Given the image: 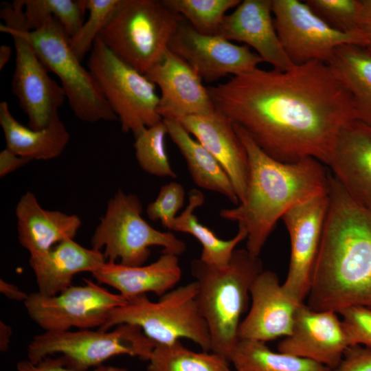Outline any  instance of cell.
<instances>
[{
  "label": "cell",
  "mask_w": 371,
  "mask_h": 371,
  "mask_svg": "<svg viewBox=\"0 0 371 371\" xmlns=\"http://www.w3.org/2000/svg\"><path fill=\"white\" fill-rule=\"evenodd\" d=\"M207 89L217 111L284 163L314 158L326 166L341 130L358 120L350 93L325 63L258 67Z\"/></svg>",
  "instance_id": "obj_1"
},
{
  "label": "cell",
  "mask_w": 371,
  "mask_h": 371,
  "mask_svg": "<svg viewBox=\"0 0 371 371\" xmlns=\"http://www.w3.org/2000/svg\"><path fill=\"white\" fill-rule=\"evenodd\" d=\"M328 208L307 306L317 311L371 310V210L355 203L330 174Z\"/></svg>",
  "instance_id": "obj_2"
},
{
  "label": "cell",
  "mask_w": 371,
  "mask_h": 371,
  "mask_svg": "<svg viewBox=\"0 0 371 371\" xmlns=\"http://www.w3.org/2000/svg\"><path fill=\"white\" fill-rule=\"evenodd\" d=\"M235 131L248 156L249 176L244 199L220 216L247 230L246 249L259 256L278 221L291 208L328 192L330 174L314 158L293 163L266 154L239 126Z\"/></svg>",
  "instance_id": "obj_3"
},
{
  "label": "cell",
  "mask_w": 371,
  "mask_h": 371,
  "mask_svg": "<svg viewBox=\"0 0 371 371\" xmlns=\"http://www.w3.org/2000/svg\"><path fill=\"white\" fill-rule=\"evenodd\" d=\"M190 271L198 284L196 300L208 328L211 352L228 360L238 341L240 318L248 308L251 286L263 271L262 262L240 249L234 250L226 266L194 259Z\"/></svg>",
  "instance_id": "obj_4"
},
{
  "label": "cell",
  "mask_w": 371,
  "mask_h": 371,
  "mask_svg": "<svg viewBox=\"0 0 371 371\" xmlns=\"http://www.w3.org/2000/svg\"><path fill=\"white\" fill-rule=\"evenodd\" d=\"M183 18L162 0H120L98 37L119 59L145 75L164 58Z\"/></svg>",
  "instance_id": "obj_5"
},
{
  "label": "cell",
  "mask_w": 371,
  "mask_h": 371,
  "mask_svg": "<svg viewBox=\"0 0 371 371\" xmlns=\"http://www.w3.org/2000/svg\"><path fill=\"white\" fill-rule=\"evenodd\" d=\"M196 281L168 291L157 302L146 294L127 300V303L113 309L98 329L130 324L139 326L156 344H169L182 338L211 352L210 336L206 322L199 310Z\"/></svg>",
  "instance_id": "obj_6"
},
{
  "label": "cell",
  "mask_w": 371,
  "mask_h": 371,
  "mask_svg": "<svg viewBox=\"0 0 371 371\" xmlns=\"http://www.w3.org/2000/svg\"><path fill=\"white\" fill-rule=\"evenodd\" d=\"M139 198L119 190L108 201L106 210L91 240V247L102 251L107 262L141 266L150 255V247H164L163 253L177 256L186 249L173 234L159 231L142 217Z\"/></svg>",
  "instance_id": "obj_7"
},
{
  "label": "cell",
  "mask_w": 371,
  "mask_h": 371,
  "mask_svg": "<svg viewBox=\"0 0 371 371\" xmlns=\"http://www.w3.org/2000/svg\"><path fill=\"white\" fill-rule=\"evenodd\" d=\"M0 16L4 21L0 30L11 35L14 45L12 93L28 117V127L43 129L58 113L66 99L65 94L60 85L49 76L30 42L23 0L2 3Z\"/></svg>",
  "instance_id": "obj_8"
},
{
  "label": "cell",
  "mask_w": 371,
  "mask_h": 371,
  "mask_svg": "<svg viewBox=\"0 0 371 371\" xmlns=\"http://www.w3.org/2000/svg\"><path fill=\"white\" fill-rule=\"evenodd\" d=\"M156 345L139 326L124 324L106 331H45L33 338L27 348V357L29 361L37 363L47 357L60 354L69 367L88 371L117 355L148 361Z\"/></svg>",
  "instance_id": "obj_9"
},
{
  "label": "cell",
  "mask_w": 371,
  "mask_h": 371,
  "mask_svg": "<svg viewBox=\"0 0 371 371\" xmlns=\"http://www.w3.org/2000/svg\"><path fill=\"white\" fill-rule=\"evenodd\" d=\"M29 38L47 71L60 80L69 105L79 120L94 123L117 119L93 75L73 53L59 21L47 17Z\"/></svg>",
  "instance_id": "obj_10"
},
{
  "label": "cell",
  "mask_w": 371,
  "mask_h": 371,
  "mask_svg": "<svg viewBox=\"0 0 371 371\" xmlns=\"http://www.w3.org/2000/svg\"><path fill=\"white\" fill-rule=\"evenodd\" d=\"M87 67L120 120L123 132L135 135L162 120L157 113L159 95L156 85L115 56L98 36Z\"/></svg>",
  "instance_id": "obj_11"
},
{
  "label": "cell",
  "mask_w": 371,
  "mask_h": 371,
  "mask_svg": "<svg viewBox=\"0 0 371 371\" xmlns=\"http://www.w3.org/2000/svg\"><path fill=\"white\" fill-rule=\"evenodd\" d=\"M272 13L282 46L294 65L327 63L335 49L343 45H368L365 32H344L331 27L304 1L272 0Z\"/></svg>",
  "instance_id": "obj_12"
},
{
  "label": "cell",
  "mask_w": 371,
  "mask_h": 371,
  "mask_svg": "<svg viewBox=\"0 0 371 371\" xmlns=\"http://www.w3.org/2000/svg\"><path fill=\"white\" fill-rule=\"evenodd\" d=\"M85 284L71 285L60 293L46 296L35 292L24 302L29 317L46 332H63L75 327H101L109 313L127 303L122 295L85 279Z\"/></svg>",
  "instance_id": "obj_13"
},
{
  "label": "cell",
  "mask_w": 371,
  "mask_h": 371,
  "mask_svg": "<svg viewBox=\"0 0 371 371\" xmlns=\"http://www.w3.org/2000/svg\"><path fill=\"white\" fill-rule=\"evenodd\" d=\"M168 49L186 61L203 80L213 82L228 76L249 72L263 62L247 45H238L218 35H204L184 19Z\"/></svg>",
  "instance_id": "obj_14"
},
{
  "label": "cell",
  "mask_w": 371,
  "mask_h": 371,
  "mask_svg": "<svg viewBox=\"0 0 371 371\" xmlns=\"http://www.w3.org/2000/svg\"><path fill=\"white\" fill-rule=\"evenodd\" d=\"M328 203V193L322 194L295 206L282 218L291 243L289 270L282 286L298 303H303L309 292Z\"/></svg>",
  "instance_id": "obj_15"
},
{
  "label": "cell",
  "mask_w": 371,
  "mask_h": 371,
  "mask_svg": "<svg viewBox=\"0 0 371 371\" xmlns=\"http://www.w3.org/2000/svg\"><path fill=\"white\" fill-rule=\"evenodd\" d=\"M350 346L337 313L314 311L303 302L297 307L291 335L280 341L278 350L314 361L332 370L340 363Z\"/></svg>",
  "instance_id": "obj_16"
},
{
  "label": "cell",
  "mask_w": 371,
  "mask_h": 371,
  "mask_svg": "<svg viewBox=\"0 0 371 371\" xmlns=\"http://www.w3.org/2000/svg\"><path fill=\"white\" fill-rule=\"evenodd\" d=\"M146 76L160 89L157 113L162 120L180 121L215 111L207 87L183 59L168 50Z\"/></svg>",
  "instance_id": "obj_17"
},
{
  "label": "cell",
  "mask_w": 371,
  "mask_h": 371,
  "mask_svg": "<svg viewBox=\"0 0 371 371\" xmlns=\"http://www.w3.org/2000/svg\"><path fill=\"white\" fill-rule=\"evenodd\" d=\"M251 304L238 328V338L266 343L291 335L298 303L284 291L277 274L262 271L250 289Z\"/></svg>",
  "instance_id": "obj_18"
},
{
  "label": "cell",
  "mask_w": 371,
  "mask_h": 371,
  "mask_svg": "<svg viewBox=\"0 0 371 371\" xmlns=\"http://www.w3.org/2000/svg\"><path fill=\"white\" fill-rule=\"evenodd\" d=\"M272 0H244L226 14L218 36L245 43L273 67L284 71L294 65L285 53L272 17Z\"/></svg>",
  "instance_id": "obj_19"
},
{
  "label": "cell",
  "mask_w": 371,
  "mask_h": 371,
  "mask_svg": "<svg viewBox=\"0 0 371 371\" xmlns=\"http://www.w3.org/2000/svg\"><path fill=\"white\" fill-rule=\"evenodd\" d=\"M326 166L348 196L371 210V126L357 120L345 126Z\"/></svg>",
  "instance_id": "obj_20"
},
{
  "label": "cell",
  "mask_w": 371,
  "mask_h": 371,
  "mask_svg": "<svg viewBox=\"0 0 371 371\" xmlns=\"http://www.w3.org/2000/svg\"><path fill=\"white\" fill-rule=\"evenodd\" d=\"M179 122L219 162L240 203L246 193L249 162L234 124L216 109L208 113L190 115Z\"/></svg>",
  "instance_id": "obj_21"
},
{
  "label": "cell",
  "mask_w": 371,
  "mask_h": 371,
  "mask_svg": "<svg viewBox=\"0 0 371 371\" xmlns=\"http://www.w3.org/2000/svg\"><path fill=\"white\" fill-rule=\"evenodd\" d=\"M15 214L19 242L30 256L44 254L66 239H74L82 225L76 214L43 208L29 191L20 198Z\"/></svg>",
  "instance_id": "obj_22"
},
{
  "label": "cell",
  "mask_w": 371,
  "mask_h": 371,
  "mask_svg": "<svg viewBox=\"0 0 371 371\" xmlns=\"http://www.w3.org/2000/svg\"><path fill=\"white\" fill-rule=\"evenodd\" d=\"M106 262L102 251L86 248L73 238L58 243L44 254L30 256L29 260L38 292L46 296L55 295L70 286L77 273H92Z\"/></svg>",
  "instance_id": "obj_23"
},
{
  "label": "cell",
  "mask_w": 371,
  "mask_h": 371,
  "mask_svg": "<svg viewBox=\"0 0 371 371\" xmlns=\"http://www.w3.org/2000/svg\"><path fill=\"white\" fill-rule=\"evenodd\" d=\"M92 275L99 283L113 287L128 300L149 292L161 297L180 281L181 269L178 256L163 253L146 265L132 267L106 261Z\"/></svg>",
  "instance_id": "obj_24"
},
{
  "label": "cell",
  "mask_w": 371,
  "mask_h": 371,
  "mask_svg": "<svg viewBox=\"0 0 371 371\" xmlns=\"http://www.w3.org/2000/svg\"><path fill=\"white\" fill-rule=\"evenodd\" d=\"M0 125L6 147L32 160H49L60 156L69 141V133L58 113L44 128L26 127L12 115L5 101L0 103Z\"/></svg>",
  "instance_id": "obj_25"
},
{
  "label": "cell",
  "mask_w": 371,
  "mask_h": 371,
  "mask_svg": "<svg viewBox=\"0 0 371 371\" xmlns=\"http://www.w3.org/2000/svg\"><path fill=\"white\" fill-rule=\"evenodd\" d=\"M168 135L184 157L195 184L203 189L221 194L234 205L239 204L232 183L216 159L197 140L194 139L181 124L163 120Z\"/></svg>",
  "instance_id": "obj_26"
},
{
  "label": "cell",
  "mask_w": 371,
  "mask_h": 371,
  "mask_svg": "<svg viewBox=\"0 0 371 371\" xmlns=\"http://www.w3.org/2000/svg\"><path fill=\"white\" fill-rule=\"evenodd\" d=\"M327 64L350 93L358 120L371 126V52L363 46L343 45Z\"/></svg>",
  "instance_id": "obj_27"
},
{
  "label": "cell",
  "mask_w": 371,
  "mask_h": 371,
  "mask_svg": "<svg viewBox=\"0 0 371 371\" xmlns=\"http://www.w3.org/2000/svg\"><path fill=\"white\" fill-rule=\"evenodd\" d=\"M203 202V194L198 190H192L189 192L188 204L176 217L172 230L189 234L197 239L202 246L199 259L205 263L216 267L226 266L236 245L247 239V230L238 225V231L234 238L227 240L219 238L211 229L199 223L194 214Z\"/></svg>",
  "instance_id": "obj_28"
},
{
  "label": "cell",
  "mask_w": 371,
  "mask_h": 371,
  "mask_svg": "<svg viewBox=\"0 0 371 371\" xmlns=\"http://www.w3.org/2000/svg\"><path fill=\"white\" fill-rule=\"evenodd\" d=\"M236 371H331L314 361L271 350L265 342L239 339L228 357Z\"/></svg>",
  "instance_id": "obj_29"
},
{
  "label": "cell",
  "mask_w": 371,
  "mask_h": 371,
  "mask_svg": "<svg viewBox=\"0 0 371 371\" xmlns=\"http://www.w3.org/2000/svg\"><path fill=\"white\" fill-rule=\"evenodd\" d=\"M148 371H229V361L212 352H194L181 341L157 344L148 359Z\"/></svg>",
  "instance_id": "obj_30"
},
{
  "label": "cell",
  "mask_w": 371,
  "mask_h": 371,
  "mask_svg": "<svg viewBox=\"0 0 371 371\" xmlns=\"http://www.w3.org/2000/svg\"><path fill=\"white\" fill-rule=\"evenodd\" d=\"M25 25L38 29L49 16L56 19L70 38L84 23L86 0H23Z\"/></svg>",
  "instance_id": "obj_31"
},
{
  "label": "cell",
  "mask_w": 371,
  "mask_h": 371,
  "mask_svg": "<svg viewBox=\"0 0 371 371\" xmlns=\"http://www.w3.org/2000/svg\"><path fill=\"white\" fill-rule=\"evenodd\" d=\"M165 5L181 14L199 33L218 35L227 12L235 8L240 0H162Z\"/></svg>",
  "instance_id": "obj_32"
},
{
  "label": "cell",
  "mask_w": 371,
  "mask_h": 371,
  "mask_svg": "<svg viewBox=\"0 0 371 371\" xmlns=\"http://www.w3.org/2000/svg\"><path fill=\"white\" fill-rule=\"evenodd\" d=\"M168 128L162 120L142 129L134 135L136 160L146 172L157 177L175 178L166 150L165 138Z\"/></svg>",
  "instance_id": "obj_33"
},
{
  "label": "cell",
  "mask_w": 371,
  "mask_h": 371,
  "mask_svg": "<svg viewBox=\"0 0 371 371\" xmlns=\"http://www.w3.org/2000/svg\"><path fill=\"white\" fill-rule=\"evenodd\" d=\"M120 0H86L88 18L79 30L69 38L70 47L82 62L91 52L93 43L115 12Z\"/></svg>",
  "instance_id": "obj_34"
},
{
  "label": "cell",
  "mask_w": 371,
  "mask_h": 371,
  "mask_svg": "<svg viewBox=\"0 0 371 371\" xmlns=\"http://www.w3.org/2000/svg\"><path fill=\"white\" fill-rule=\"evenodd\" d=\"M304 2L331 27L344 32L361 31L357 24L359 1L306 0Z\"/></svg>",
  "instance_id": "obj_35"
},
{
  "label": "cell",
  "mask_w": 371,
  "mask_h": 371,
  "mask_svg": "<svg viewBox=\"0 0 371 371\" xmlns=\"http://www.w3.org/2000/svg\"><path fill=\"white\" fill-rule=\"evenodd\" d=\"M185 190L179 183L171 181L162 186L156 199L146 207L148 218L160 221L161 225L172 230L177 214L184 204Z\"/></svg>",
  "instance_id": "obj_36"
},
{
  "label": "cell",
  "mask_w": 371,
  "mask_h": 371,
  "mask_svg": "<svg viewBox=\"0 0 371 371\" xmlns=\"http://www.w3.org/2000/svg\"><path fill=\"white\" fill-rule=\"evenodd\" d=\"M350 346L371 348V310L361 306L345 308L339 313Z\"/></svg>",
  "instance_id": "obj_37"
},
{
  "label": "cell",
  "mask_w": 371,
  "mask_h": 371,
  "mask_svg": "<svg viewBox=\"0 0 371 371\" xmlns=\"http://www.w3.org/2000/svg\"><path fill=\"white\" fill-rule=\"evenodd\" d=\"M331 371H371V348L350 346L337 367Z\"/></svg>",
  "instance_id": "obj_38"
},
{
  "label": "cell",
  "mask_w": 371,
  "mask_h": 371,
  "mask_svg": "<svg viewBox=\"0 0 371 371\" xmlns=\"http://www.w3.org/2000/svg\"><path fill=\"white\" fill-rule=\"evenodd\" d=\"M104 367L101 366L91 371H104ZM16 369L18 371H78L69 367L60 356L56 358L47 357L37 363L28 359L20 361L17 363Z\"/></svg>",
  "instance_id": "obj_39"
},
{
  "label": "cell",
  "mask_w": 371,
  "mask_h": 371,
  "mask_svg": "<svg viewBox=\"0 0 371 371\" xmlns=\"http://www.w3.org/2000/svg\"><path fill=\"white\" fill-rule=\"evenodd\" d=\"M32 161L15 154L7 148L0 152V177H3Z\"/></svg>",
  "instance_id": "obj_40"
},
{
  "label": "cell",
  "mask_w": 371,
  "mask_h": 371,
  "mask_svg": "<svg viewBox=\"0 0 371 371\" xmlns=\"http://www.w3.org/2000/svg\"><path fill=\"white\" fill-rule=\"evenodd\" d=\"M357 24L361 31L371 33V0L359 1Z\"/></svg>",
  "instance_id": "obj_41"
},
{
  "label": "cell",
  "mask_w": 371,
  "mask_h": 371,
  "mask_svg": "<svg viewBox=\"0 0 371 371\" xmlns=\"http://www.w3.org/2000/svg\"><path fill=\"white\" fill-rule=\"evenodd\" d=\"M0 292L5 295L6 297L16 301L25 302L28 295L20 289L16 285L0 280Z\"/></svg>",
  "instance_id": "obj_42"
},
{
  "label": "cell",
  "mask_w": 371,
  "mask_h": 371,
  "mask_svg": "<svg viewBox=\"0 0 371 371\" xmlns=\"http://www.w3.org/2000/svg\"><path fill=\"white\" fill-rule=\"evenodd\" d=\"M12 336V328L4 322H0V350L5 352L8 350L10 337Z\"/></svg>",
  "instance_id": "obj_43"
},
{
  "label": "cell",
  "mask_w": 371,
  "mask_h": 371,
  "mask_svg": "<svg viewBox=\"0 0 371 371\" xmlns=\"http://www.w3.org/2000/svg\"><path fill=\"white\" fill-rule=\"evenodd\" d=\"M12 55V49L10 46L2 45L0 46V70H1L10 60Z\"/></svg>",
  "instance_id": "obj_44"
},
{
  "label": "cell",
  "mask_w": 371,
  "mask_h": 371,
  "mask_svg": "<svg viewBox=\"0 0 371 371\" xmlns=\"http://www.w3.org/2000/svg\"><path fill=\"white\" fill-rule=\"evenodd\" d=\"M104 371H128L125 368L117 366H105Z\"/></svg>",
  "instance_id": "obj_45"
},
{
  "label": "cell",
  "mask_w": 371,
  "mask_h": 371,
  "mask_svg": "<svg viewBox=\"0 0 371 371\" xmlns=\"http://www.w3.org/2000/svg\"><path fill=\"white\" fill-rule=\"evenodd\" d=\"M368 38V45L366 48L371 52V33L366 34Z\"/></svg>",
  "instance_id": "obj_46"
},
{
  "label": "cell",
  "mask_w": 371,
  "mask_h": 371,
  "mask_svg": "<svg viewBox=\"0 0 371 371\" xmlns=\"http://www.w3.org/2000/svg\"><path fill=\"white\" fill-rule=\"evenodd\" d=\"M229 371H232L231 369Z\"/></svg>",
  "instance_id": "obj_47"
}]
</instances>
